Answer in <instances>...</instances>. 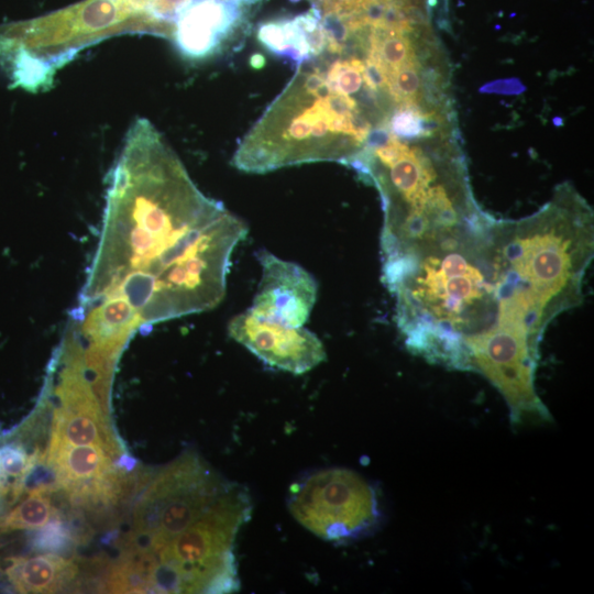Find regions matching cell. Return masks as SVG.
<instances>
[{
    "label": "cell",
    "mask_w": 594,
    "mask_h": 594,
    "mask_svg": "<svg viewBox=\"0 0 594 594\" xmlns=\"http://www.w3.org/2000/svg\"><path fill=\"white\" fill-rule=\"evenodd\" d=\"M4 474L0 471V494L3 493V487H4Z\"/></svg>",
    "instance_id": "obj_19"
},
{
    "label": "cell",
    "mask_w": 594,
    "mask_h": 594,
    "mask_svg": "<svg viewBox=\"0 0 594 594\" xmlns=\"http://www.w3.org/2000/svg\"><path fill=\"white\" fill-rule=\"evenodd\" d=\"M420 86V65L414 58L388 75L386 89L398 105L417 103Z\"/></svg>",
    "instance_id": "obj_13"
},
{
    "label": "cell",
    "mask_w": 594,
    "mask_h": 594,
    "mask_svg": "<svg viewBox=\"0 0 594 594\" xmlns=\"http://www.w3.org/2000/svg\"><path fill=\"white\" fill-rule=\"evenodd\" d=\"M262 276L249 309L255 316L290 327L309 318L317 299V283L300 265L261 251Z\"/></svg>",
    "instance_id": "obj_8"
},
{
    "label": "cell",
    "mask_w": 594,
    "mask_h": 594,
    "mask_svg": "<svg viewBox=\"0 0 594 594\" xmlns=\"http://www.w3.org/2000/svg\"><path fill=\"white\" fill-rule=\"evenodd\" d=\"M248 227L204 195L146 119L130 128L79 298H119L145 326L217 307Z\"/></svg>",
    "instance_id": "obj_1"
},
{
    "label": "cell",
    "mask_w": 594,
    "mask_h": 594,
    "mask_svg": "<svg viewBox=\"0 0 594 594\" xmlns=\"http://www.w3.org/2000/svg\"><path fill=\"white\" fill-rule=\"evenodd\" d=\"M32 466V461L23 449L15 446L0 448V471L8 476H22Z\"/></svg>",
    "instance_id": "obj_17"
},
{
    "label": "cell",
    "mask_w": 594,
    "mask_h": 594,
    "mask_svg": "<svg viewBox=\"0 0 594 594\" xmlns=\"http://www.w3.org/2000/svg\"><path fill=\"white\" fill-rule=\"evenodd\" d=\"M364 62L351 57L348 59H338L331 64L326 72L331 87L344 95L359 92L364 82Z\"/></svg>",
    "instance_id": "obj_15"
},
{
    "label": "cell",
    "mask_w": 594,
    "mask_h": 594,
    "mask_svg": "<svg viewBox=\"0 0 594 594\" xmlns=\"http://www.w3.org/2000/svg\"><path fill=\"white\" fill-rule=\"evenodd\" d=\"M498 222L484 213L382 253L406 346L433 363L469 371L468 349L497 326L504 264Z\"/></svg>",
    "instance_id": "obj_2"
},
{
    "label": "cell",
    "mask_w": 594,
    "mask_h": 594,
    "mask_svg": "<svg viewBox=\"0 0 594 594\" xmlns=\"http://www.w3.org/2000/svg\"><path fill=\"white\" fill-rule=\"evenodd\" d=\"M257 38L268 51L286 55L296 62H307L327 47L321 14L314 8L292 20L263 23Z\"/></svg>",
    "instance_id": "obj_9"
},
{
    "label": "cell",
    "mask_w": 594,
    "mask_h": 594,
    "mask_svg": "<svg viewBox=\"0 0 594 594\" xmlns=\"http://www.w3.org/2000/svg\"><path fill=\"white\" fill-rule=\"evenodd\" d=\"M431 114L424 113L417 103H402L394 112L389 131L396 138H417L430 134Z\"/></svg>",
    "instance_id": "obj_14"
},
{
    "label": "cell",
    "mask_w": 594,
    "mask_h": 594,
    "mask_svg": "<svg viewBox=\"0 0 594 594\" xmlns=\"http://www.w3.org/2000/svg\"><path fill=\"white\" fill-rule=\"evenodd\" d=\"M371 131L358 102L334 90L320 67L302 62L244 135L232 164L255 174L316 162L346 164Z\"/></svg>",
    "instance_id": "obj_4"
},
{
    "label": "cell",
    "mask_w": 594,
    "mask_h": 594,
    "mask_svg": "<svg viewBox=\"0 0 594 594\" xmlns=\"http://www.w3.org/2000/svg\"><path fill=\"white\" fill-rule=\"evenodd\" d=\"M228 333L266 364L293 374L306 373L326 359L322 342L308 329L262 319L250 310L229 321Z\"/></svg>",
    "instance_id": "obj_6"
},
{
    "label": "cell",
    "mask_w": 594,
    "mask_h": 594,
    "mask_svg": "<svg viewBox=\"0 0 594 594\" xmlns=\"http://www.w3.org/2000/svg\"><path fill=\"white\" fill-rule=\"evenodd\" d=\"M55 515L50 499L42 488L33 491L0 522L3 530L37 529L47 524Z\"/></svg>",
    "instance_id": "obj_12"
},
{
    "label": "cell",
    "mask_w": 594,
    "mask_h": 594,
    "mask_svg": "<svg viewBox=\"0 0 594 594\" xmlns=\"http://www.w3.org/2000/svg\"><path fill=\"white\" fill-rule=\"evenodd\" d=\"M258 0H194L173 23L169 37L180 54L200 61L234 43L249 7Z\"/></svg>",
    "instance_id": "obj_7"
},
{
    "label": "cell",
    "mask_w": 594,
    "mask_h": 594,
    "mask_svg": "<svg viewBox=\"0 0 594 594\" xmlns=\"http://www.w3.org/2000/svg\"><path fill=\"white\" fill-rule=\"evenodd\" d=\"M70 540L68 528L57 519L52 520L34 538L37 550L56 552L66 548Z\"/></svg>",
    "instance_id": "obj_16"
},
{
    "label": "cell",
    "mask_w": 594,
    "mask_h": 594,
    "mask_svg": "<svg viewBox=\"0 0 594 594\" xmlns=\"http://www.w3.org/2000/svg\"><path fill=\"white\" fill-rule=\"evenodd\" d=\"M288 508L295 519L328 541H345L375 527L380 518L374 487L346 469L318 470L289 490Z\"/></svg>",
    "instance_id": "obj_5"
},
{
    "label": "cell",
    "mask_w": 594,
    "mask_h": 594,
    "mask_svg": "<svg viewBox=\"0 0 594 594\" xmlns=\"http://www.w3.org/2000/svg\"><path fill=\"white\" fill-rule=\"evenodd\" d=\"M504 257V302L541 338L561 312L582 300V284L594 248L593 215L572 190L531 217L499 220Z\"/></svg>",
    "instance_id": "obj_3"
},
{
    "label": "cell",
    "mask_w": 594,
    "mask_h": 594,
    "mask_svg": "<svg viewBox=\"0 0 594 594\" xmlns=\"http://www.w3.org/2000/svg\"><path fill=\"white\" fill-rule=\"evenodd\" d=\"M106 452L100 446L72 444L53 437L48 462L56 469L61 484L74 486L113 474Z\"/></svg>",
    "instance_id": "obj_10"
},
{
    "label": "cell",
    "mask_w": 594,
    "mask_h": 594,
    "mask_svg": "<svg viewBox=\"0 0 594 594\" xmlns=\"http://www.w3.org/2000/svg\"><path fill=\"white\" fill-rule=\"evenodd\" d=\"M75 565L54 553L13 558L7 574L23 593H47L61 588L75 574Z\"/></svg>",
    "instance_id": "obj_11"
},
{
    "label": "cell",
    "mask_w": 594,
    "mask_h": 594,
    "mask_svg": "<svg viewBox=\"0 0 594 594\" xmlns=\"http://www.w3.org/2000/svg\"><path fill=\"white\" fill-rule=\"evenodd\" d=\"M251 65H252L253 67H256V68L262 67V66L264 65V58H263V56L260 55V54L253 55L252 58H251Z\"/></svg>",
    "instance_id": "obj_18"
}]
</instances>
